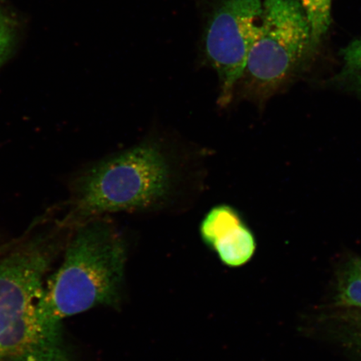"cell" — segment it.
Segmentation results:
<instances>
[{
	"label": "cell",
	"mask_w": 361,
	"mask_h": 361,
	"mask_svg": "<svg viewBox=\"0 0 361 361\" xmlns=\"http://www.w3.org/2000/svg\"><path fill=\"white\" fill-rule=\"evenodd\" d=\"M128 259L124 238L106 218L79 224L64 259L44 288L39 312L61 329L63 320L99 305L119 308Z\"/></svg>",
	"instance_id": "1"
},
{
	"label": "cell",
	"mask_w": 361,
	"mask_h": 361,
	"mask_svg": "<svg viewBox=\"0 0 361 361\" xmlns=\"http://www.w3.org/2000/svg\"><path fill=\"white\" fill-rule=\"evenodd\" d=\"M55 255V243L40 238L0 259V361H71L61 329L39 312Z\"/></svg>",
	"instance_id": "2"
},
{
	"label": "cell",
	"mask_w": 361,
	"mask_h": 361,
	"mask_svg": "<svg viewBox=\"0 0 361 361\" xmlns=\"http://www.w3.org/2000/svg\"><path fill=\"white\" fill-rule=\"evenodd\" d=\"M177 170L166 149L148 142L94 164L76 185L71 219L79 224L117 212L147 211L173 196Z\"/></svg>",
	"instance_id": "3"
},
{
	"label": "cell",
	"mask_w": 361,
	"mask_h": 361,
	"mask_svg": "<svg viewBox=\"0 0 361 361\" xmlns=\"http://www.w3.org/2000/svg\"><path fill=\"white\" fill-rule=\"evenodd\" d=\"M310 42V26L300 0H263L259 33L238 82L242 94L259 102L269 98L290 79Z\"/></svg>",
	"instance_id": "4"
},
{
	"label": "cell",
	"mask_w": 361,
	"mask_h": 361,
	"mask_svg": "<svg viewBox=\"0 0 361 361\" xmlns=\"http://www.w3.org/2000/svg\"><path fill=\"white\" fill-rule=\"evenodd\" d=\"M263 0H218L205 30V52L218 74L219 103L225 107L245 71L248 54L258 37Z\"/></svg>",
	"instance_id": "5"
},
{
	"label": "cell",
	"mask_w": 361,
	"mask_h": 361,
	"mask_svg": "<svg viewBox=\"0 0 361 361\" xmlns=\"http://www.w3.org/2000/svg\"><path fill=\"white\" fill-rule=\"evenodd\" d=\"M200 235L206 246L229 268L241 267L255 255L254 234L231 206L213 207L202 221Z\"/></svg>",
	"instance_id": "6"
},
{
	"label": "cell",
	"mask_w": 361,
	"mask_h": 361,
	"mask_svg": "<svg viewBox=\"0 0 361 361\" xmlns=\"http://www.w3.org/2000/svg\"><path fill=\"white\" fill-rule=\"evenodd\" d=\"M300 3L310 26V49H314L331 25L332 0H301Z\"/></svg>",
	"instance_id": "7"
},
{
	"label": "cell",
	"mask_w": 361,
	"mask_h": 361,
	"mask_svg": "<svg viewBox=\"0 0 361 361\" xmlns=\"http://www.w3.org/2000/svg\"><path fill=\"white\" fill-rule=\"evenodd\" d=\"M341 56L343 67L337 75L338 80L361 93V37L343 49Z\"/></svg>",
	"instance_id": "8"
},
{
	"label": "cell",
	"mask_w": 361,
	"mask_h": 361,
	"mask_svg": "<svg viewBox=\"0 0 361 361\" xmlns=\"http://www.w3.org/2000/svg\"><path fill=\"white\" fill-rule=\"evenodd\" d=\"M338 302L361 308V259L351 261L343 272L338 286Z\"/></svg>",
	"instance_id": "9"
},
{
	"label": "cell",
	"mask_w": 361,
	"mask_h": 361,
	"mask_svg": "<svg viewBox=\"0 0 361 361\" xmlns=\"http://www.w3.org/2000/svg\"><path fill=\"white\" fill-rule=\"evenodd\" d=\"M11 27L8 25H0V66L11 55L15 38Z\"/></svg>",
	"instance_id": "10"
},
{
	"label": "cell",
	"mask_w": 361,
	"mask_h": 361,
	"mask_svg": "<svg viewBox=\"0 0 361 361\" xmlns=\"http://www.w3.org/2000/svg\"><path fill=\"white\" fill-rule=\"evenodd\" d=\"M0 25H8V18L3 13L1 8H0Z\"/></svg>",
	"instance_id": "11"
}]
</instances>
